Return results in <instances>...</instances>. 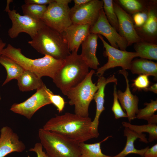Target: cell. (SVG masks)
Returning <instances> with one entry per match:
<instances>
[{
    "mask_svg": "<svg viewBox=\"0 0 157 157\" xmlns=\"http://www.w3.org/2000/svg\"><path fill=\"white\" fill-rule=\"evenodd\" d=\"M92 122L89 117H83L67 112L51 118L42 128L60 134L80 143L97 138L92 130Z\"/></svg>",
    "mask_w": 157,
    "mask_h": 157,
    "instance_id": "1",
    "label": "cell"
},
{
    "mask_svg": "<svg viewBox=\"0 0 157 157\" xmlns=\"http://www.w3.org/2000/svg\"><path fill=\"white\" fill-rule=\"evenodd\" d=\"M2 55L6 56L21 66L24 70L32 72L40 78L47 76L52 79L63 65L64 60L54 58L48 55L32 59L24 55L20 48L8 44L3 50Z\"/></svg>",
    "mask_w": 157,
    "mask_h": 157,
    "instance_id": "2",
    "label": "cell"
},
{
    "mask_svg": "<svg viewBox=\"0 0 157 157\" xmlns=\"http://www.w3.org/2000/svg\"><path fill=\"white\" fill-rule=\"evenodd\" d=\"M28 43L41 54L57 59L64 60L71 54L62 34L45 24Z\"/></svg>",
    "mask_w": 157,
    "mask_h": 157,
    "instance_id": "3",
    "label": "cell"
},
{
    "mask_svg": "<svg viewBox=\"0 0 157 157\" xmlns=\"http://www.w3.org/2000/svg\"><path fill=\"white\" fill-rule=\"evenodd\" d=\"M89 67L77 52H72L64 60L53 81L65 95L66 92L81 82L89 72Z\"/></svg>",
    "mask_w": 157,
    "mask_h": 157,
    "instance_id": "4",
    "label": "cell"
},
{
    "mask_svg": "<svg viewBox=\"0 0 157 157\" xmlns=\"http://www.w3.org/2000/svg\"><path fill=\"white\" fill-rule=\"evenodd\" d=\"M38 136L48 157H80L79 143L65 136L40 128Z\"/></svg>",
    "mask_w": 157,
    "mask_h": 157,
    "instance_id": "5",
    "label": "cell"
},
{
    "mask_svg": "<svg viewBox=\"0 0 157 157\" xmlns=\"http://www.w3.org/2000/svg\"><path fill=\"white\" fill-rule=\"evenodd\" d=\"M95 71L92 69L85 78L76 86L68 90L65 95L69 99V104L74 106V113L83 117H89V107L98 86L92 82Z\"/></svg>",
    "mask_w": 157,
    "mask_h": 157,
    "instance_id": "6",
    "label": "cell"
},
{
    "mask_svg": "<svg viewBox=\"0 0 157 157\" xmlns=\"http://www.w3.org/2000/svg\"><path fill=\"white\" fill-rule=\"evenodd\" d=\"M71 0H54L48 5L41 20L47 26L62 33L72 24L70 8Z\"/></svg>",
    "mask_w": 157,
    "mask_h": 157,
    "instance_id": "7",
    "label": "cell"
},
{
    "mask_svg": "<svg viewBox=\"0 0 157 157\" xmlns=\"http://www.w3.org/2000/svg\"><path fill=\"white\" fill-rule=\"evenodd\" d=\"M103 44L105 50L104 55L108 57V61L103 66L97 69L96 74L99 77L103 76L107 70L116 67H121L122 69H130L131 63L133 59L139 57L136 52H129L115 48L107 43L102 35L98 34Z\"/></svg>",
    "mask_w": 157,
    "mask_h": 157,
    "instance_id": "8",
    "label": "cell"
},
{
    "mask_svg": "<svg viewBox=\"0 0 157 157\" xmlns=\"http://www.w3.org/2000/svg\"><path fill=\"white\" fill-rule=\"evenodd\" d=\"M5 11L12 23V26L8 31V35L12 39L16 38L21 33L28 34L32 39L44 24L41 20L21 15L16 10L9 9Z\"/></svg>",
    "mask_w": 157,
    "mask_h": 157,
    "instance_id": "9",
    "label": "cell"
},
{
    "mask_svg": "<svg viewBox=\"0 0 157 157\" xmlns=\"http://www.w3.org/2000/svg\"><path fill=\"white\" fill-rule=\"evenodd\" d=\"M50 90L44 84L24 101L13 104L10 110L15 113L23 115L30 119L40 108L51 104L48 94V92Z\"/></svg>",
    "mask_w": 157,
    "mask_h": 157,
    "instance_id": "10",
    "label": "cell"
},
{
    "mask_svg": "<svg viewBox=\"0 0 157 157\" xmlns=\"http://www.w3.org/2000/svg\"><path fill=\"white\" fill-rule=\"evenodd\" d=\"M90 33L104 36L110 45L115 48L126 51L128 47L126 40L121 36L110 24L105 14L103 8L100 10L97 20L90 28Z\"/></svg>",
    "mask_w": 157,
    "mask_h": 157,
    "instance_id": "11",
    "label": "cell"
},
{
    "mask_svg": "<svg viewBox=\"0 0 157 157\" xmlns=\"http://www.w3.org/2000/svg\"><path fill=\"white\" fill-rule=\"evenodd\" d=\"M103 6L102 0H90L79 7L72 8L70 17L72 24H88L92 26L97 20Z\"/></svg>",
    "mask_w": 157,
    "mask_h": 157,
    "instance_id": "12",
    "label": "cell"
},
{
    "mask_svg": "<svg viewBox=\"0 0 157 157\" xmlns=\"http://www.w3.org/2000/svg\"><path fill=\"white\" fill-rule=\"evenodd\" d=\"M113 4L118 20V32L126 40L128 46L142 41L136 32L132 17L114 1Z\"/></svg>",
    "mask_w": 157,
    "mask_h": 157,
    "instance_id": "13",
    "label": "cell"
},
{
    "mask_svg": "<svg viewBox=\"0 0 157 157\" xmlns=\"http://www.w3.org/2000/svg\"><path fill=\"white\" fill-rule=\"evenodd\" d=\"M157 1H148L147 18L141 27H135L136 32L142 40L157 44Z\"/></svg>",
    "mask_w": 157,
    "mask_h": 157,
    "instance_id": "14",
    "label": "cell"
},
{
    "mask_svg": "<svg viewBox=\"0 0 157 157\" xmlns=\"http://www.w3.org/2000/svg\"><path fill=\"white\" fill-rule=\"evenodd\" d=\"M119 74L124 77L126 83L125 91L123 92L120 90L117 91V96L122 108L126 111L127 118L130 122L136 118L139 109V99L136 95H133L131 91L128 78V73L125 70L119 71Z\"/></svg>",
    "mask_w": 157,
    "mask_h": 157,
    "instance_id": "15",
    "label": "cell"
},
{
    "mask_svg": "<svg viewBox=\"0 0 157 157\" xmlns=\"http://www.w3.org/2000/svg\"><path fill=\"white\" fill-rule=\"evenodd\" d=\"M0 133V157H4L13 152H22L25 149L24 143L10 127H3Z\"/></svg>",
    "mask_w": 157,
    "mask_h": 157,
    "instance_id": "16",
    "label": "cell"
},
{
    "mask_svg": "<svg viewBox=\"0 0 157 157\" xmlns=\"http://www.w3.org/2000/svg\"><path fill=\"white\" fill-rule=\"evenodd\" d=\"M113 82L117 84V80L114 75L110 76L106 78L103 76L99 77L97 85L98 89L94 94L93 99L96 106V110L95 117L92 122L91 126L92 130L97 138L99 135L98 131L99 118L100 115L105 110L104 105L105 102V89L106 85L109 83Z\"/></svg>",
    "mask_w": 157,
    "mask_h": 157,
    "instance_id": "17",
    "label": "cell"
},
{
    "mask_svg": "<svg viewBox=\"0 0 157 157\" xmlns=\"http://www.w3.org/2000/svg\"><path fill=\"white\" fill-rule=\"evenodd\" d=\"M90 27L88 24H72L61 33L70 52H77L80 45L90 33Z\"/></svg>",
    "mask_w": 157,
    "mask_h": 157,
    "instance_id": "18",
    "label": "cell"
},
{
    "mask_svg": "<svg viewBox=\"0 0 157 157\" xmlns=\"http://www.w3.org/2000/svg\"><path fill=\"white\" fill-rule=\"evenodd\" d=\"M98 34L90 33L81 43V57L89 67L98 69L100 65L96 56L97 46Z\"/></svg>",
    "mask_w": 157,
    "mask_h": 157,
    "instance_id": "19",
    "label": "cell"
},
{
    "mask_svg": "<svg viewBox=\"0 0 157 157\" xmlns=\"http://www.w3.org/2000/svg\"><path fill=\"white\" fill-rule=\"evenodd\" d=\"M124 135L126 138V141L125 147L120 153L112 157H125L127 155L131 154H138L142 157L144 155L149 147L147 146L146 148L140 149H136L134 145V142L138 138L140 141L145 143H148L149 142L146 137L145 134L139 133H136L129 129L125 127L124 130Z\"/></svg>",
    "mask_w": 157,
    "mask_h": 157,
    "instance_id": "20",
    "label": "cell"
},
{
    "mask_svg": "<svg viewBox=\"0 0 157 157\" xmlns=\"http://www.w3.org/2000/svg\"><path fill=\"white\" fill-rule=\"evenodd\" d=\"M133 74L152 76L157 78V63L148 59L136 58L131 62L130 69Z\"/></svg>",
    "mask_w": 157,
    "mask_h": 157,
    "instance_id": "21",
    "label": "cell"
},
{
    "mask_svg": "<svg viewBox=\"0 0 157 157\" xmlns=\"http://www.w3.org/2000/svg\"><path fill=\"white\" fill-rule=\"evenodd\" d=\"M17 80L19 89L22 92L37 90L44 84L41 78L34 73L25 70Z\"/></svg>",
    "mask_w": 157,
    "mask_h": 157,
    "instance_id": "22",
    "label": "cell"
},
{
    "mask_svg": "<svg viewBox=\"0 0 157 157\" xmlns=\"http://www.w3.org/2000/svg\"><path fill=\"white\" fill-rule=\"evenodd\" d=\"M0 64L4 67L7 73L6 78L2 86L5 85L13 79L17 80L24 70L21 66L14 61L2 55L0 57Z\"/></svg>",
    "mask_w": 157,
    "mask_h": 157,
    "instance_id": "23",
    "label": "cell"
},
{
    "mask_svg": "<svg viewBox=\"0 0 157 157\" xmlns=\"http://www.w3.org/2000/svg\"><path fill=\"white\" fill-rule=\"evenodd\" d=\"M134 48L141 58L157 60V44L141 41L134 44Z\"/></svg>",
    "mask_w": 157,
    "mask_h": 157,
    "instance_id": "24",
    "label": "cell"
},
{
    "mask_svg": "<svg viewBox=\"0 0 157 157\" xmlns=\"http://www.w3.org/2000/svg\"><path fill=\"white\" fill-rule=\"evenodd\" d=\"M111 136L107 137L99 142L93 144H87L85 142L79 144L80 151V157H112L104 154L102 152L101 145Z\"/></svg>",
    "mask_w": 157,
    "mask_h": 157,
    "instance_id": "25",
    "label": "cell"
},
{
    "mask_svg": "<svg viewBox=\"0 0 157 157\" xmlns=\"http://www.w3.org/2000/svg\"><path fill=\"white\" fill-rule=\"evenodd\" d=\"M114 1L121 7L124 8L129 13V14L132 15L145 10L147 8L148 1L138 0H118Z\"/></svg>",
    "mask_w": 157,
    "mask_h": 157,
    "instance_id": "26",
    "label": "cell"
},
{
    "mask_svg": "<svg viewBox=\"0 0 157 157\" xmlns=\"http://www.w3.org/2000/svg\"><path fill=\"white\" fill-rule=\"evenodd\" d=\"M123 126L127 127L131 130L139 133L147 132L149 134L148 141L151 142L157 139V124H148L142 125H135L129 122H122Z\"/></svg>",
    "mask_w": 157,
    "mask_h": 157,
    "instance_id": "27",
    "label": "cell"
},
{
    "mask_svg": "<svg viewBox=\"0 0 157 157\" xmlns=\"http://www.w3.org/2000/svg\"><path fill=\"white\" fill-rule=\"evenodd\" d=\"M46 5L25 3L21 6L24 15L37 20H41L47 8Z\"/></svg>",
    "mask_w": 157,
    "mask_h": 157,
    "instance_id": "28",
    "label": "cell"
},
{
    "mask_svg": "<svg viewBox=\"0 0 157 157\" xmlns=\"http://www.w3.org/2000/svg\"><path fill=\"white\" fill-rule=\"evenodd\" d=\"M103 9L106 17L110 24L118 32L119 30L118 20L115 13L112 0H103Z\"/></svg>",
    "mask_w": 157,
    "mask_h": 157,
    "instance_id": "29",
    "label": "cell"
},
{
    "mask_svg": "<svg viewBox=\"0 0 157 157\" xmlns=\"http://www.w3.org/2000/svg\"><path fill=\"white\" fill-rule=\"evenodd\" d=\"M144 105L146 106L143 108L139 109L136 118L147 121L157 110V100H151L150 103L146 102Z\"/></svg>",
    "mask_w": 157,
    "mask_h": 157,
    "instance_id": "30",
    "label": "cell"
},
{
    "mask_svg": "<svg viewBox=\"0 0 157 157\" xmlns=\"http://www.w3.org/2000/svg\"><path fill=\"white\" fill-rule=\"evenodd\" d=\"M117 84H115L113 87V101L111 108L114 116L116 119H118L122 117H127V115L123 110L120 104L117 96Z\"/></svg>",
    "mask_w": 157,
    "mask_h": 157,
    "instance_id": "31",
    "label": "cell"
},
{
    "mask_svg": "<svg viewBox=\"0 0 157 157\" xmlns=\"http://www.w3.org/2000/svg\"><path fill=\"white\" fill-rule=\"evenodd\" d=\"M148 76L145 75H140L133 81L132 86L135 90H139L148 88L150 83Z\"/></svg>",
    "mask_w": 157,
    "mask_h": 157,
    "instance_id": "32",
    "label": "cell"
},
{
    "mask_svg": "<svg viewBox=\"0 0 157 157\" xmlns=\"http://www.w3.org/2000/svg\"><path fill=\"white\" fill-rule=\"evenodd\" d=\"M48 94L51 104H53L56 107L59 113L62 112L65 105L63 98L59 95L54 94L50 90L48 92Z\"/></svg>",
    "mask_w": 157,
    "mask_h": 157,
    "instance_id": "33",
    "label": "cell"
},
{
    "mask_svg": "<svg viewBox=\"0 0 157 157\" xmlns=\"http://www.w3.org/2000/svg\"><path fill=\"white\" fill-rule=\"evenodd\" d=\"M132 17L133 21L135 27H139L142 26L147 19V6L145 10L135 13L132 15Z\"/></svg>",
    "mask_w": 157,
    "mask_h": 157,
    "instance_id": "34",
    "label": "cell"
},
{
    "mask_svg": "<svg viewBox=\"0 0 157 157\" xmlns=\"http://www.w3.org/2000/svg\"><path fill=\"white\" fill-rule=\"evenodd\" d=\"M43 147L40 143L35 144L33 148H30L29 151L35 152L37 157H44L45 153L43 151Z\"/></svg>",
    "mask_w": 157,
    "mask_h": 157,
    "instance_id": "35",
    "label": "cell"
},
{
    "mask_svg": "<svg viewBox=\"0 0 157 157\" xmlns=\"http://www.w3.org/2000/svg\"><path fill=\"white\" fill-rule=\"evenodd\" d=\"M143 157H157V144L149 147L144 153Z\"/></svg>",
    "mask_w": 157,
    "mask_h": 157,
    "instance_id": "36",
    "label": "cell"
},
{
    "mask_svg": "<svg viewBox=\"0 0 157 157\" xmlns=\"http://www.w3.org/2000/svg\"><path fill=\"white\" fill-rule=\"evenodd\" d=\"M54 0H25V3L35 4L40 5H46L53 2Z\"/></svg>",
    "mask_w": 157,
    "mask_h": 157,
    "instance_id": "37",
    "label": "cell"
},
{
    "mask_svg": "<svg viewBox=\"0 0 157 157\" xmlns=\"http://www.w3.org/2000/svg\"><path fill=\"white\" fill-rule=\"evenodd\" d=\"M90 0H74V6L72 7L76 8L82 6L89 2Z\"/></svg>",
    "mask_w": 157,
    "mask_h": 157,
    "instance_id": "38",
    "label": "cell"
},
{
    "mask_svg": "<svg viewBox=\"0 0 157 157\" xmlns=\"http://www.w3.org/2000/svg\"><path fill=\"white\" fill-rule=\"evenodd\" d=\"M143 90L145 91H150L154 93H157V83H156L153 84L150 87L145 88Z\"/></svg>",
    "mask_w": 157,
    "mask_h": 157,
    "instance_id": "39",
    "label": "cell"
},
{
    "mask_svg": "<svg viewBox=\"0 0 157 157\" xmlns=\"http://www.w3.org/2000/svg\"><path fill=\"white\" fill-rule=\"evenodd\" d=\"M148 124H157V115L154 114L147 121Z\"/></svg>",
    "mask_w": 157,
    "mask_h": 157,
    "instance_id": "40",
    "label": "cell"
},
{
    "mask_svg": "<svg viewBox=\"0 0 157 157\" xmlns=\"http://www.w3.org/2000/svg\"><path fill=\"white\" fill-rule=\"evenodd\" d=\"M6 43L3 42L2 39L0 38V57L2 55L3 49L5 48Z\"/></svg>",
    "mask_w": 157,
    "mask_h": 157,
    "instance_id": "41",
    "label": "cell"
},
{
    "mask_svg": "<svg viewBox=\"0 0 157 157\" xmlns=\"http://www.w3.org/2000/svg\"><path fill=\"white\" fill-rule=\"evenodd\" d=\"M44 157H48V156L46 154V153L44 155Z\"/></svg>",
    "mask_w": 157,
    "mask_h": 157,
    "instance_id": "42",
    "label": "cell"
},
{
    "mask_svg": "<svg viewBox=\"0 0 157 157\" xmlns=\"http://www.w3.org/2000/svg\"><path fill=\"white\" fill-rule=\"evenodd\" d=\"M1 96L0 93V101L1 100Z\"/></svg>",
    "mask_w": 157,
    "mask_h": 157,
    "instance_id": "43",
    "label": "cell"
},
{
    "mask_svg": "<svg viewBox=\"0 0 157 157\" xmlns=\"http://www.w3.org/2000/svg\"><path fill=\"white\" fill-rule=\"evenodd\" d=\"M0 27H1V25H0Z\"/></svg>",
    "mask_w": 157,
    "mask_h": 157,
    "instance_id": "44",
    "label": "cell"
}]
</instances>
